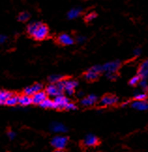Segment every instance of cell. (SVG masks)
I'll return each instance as SVG.
<instances>
[{"label":"cell","instance_id":"27","mask_svg":"<svg viewBox=\"0 0 148 152\" xmlns=\"http://www.w3.org/2000/svg\"><path fill=\"white\" fill-rule=\"evenodd\" d=\"M140 86L141 87V89H144V92L148 90V86H147V82L145 79H141L140 81Z\"/></svg>","mask_w":148,"mask_h":152},{"label":"cell","instance_id":"19","mask_svg":"<svg viewBox=\"0 0 148 152\" xmlns=\"http://www.w3.org/2000/svg\"><path fill=\"white\" fill-rule=\"evenodd\" d=\"M13 94L9 91L0 90V104H5L6 102L8 101V99L10 98Z\"/></svg>","mask_w":148,"mask_h":152},{"label":"cell","instance_id":"31","mask_svg":"<svg viewBox=\"0 0 148 152\" xmlns=\"http://www.w3.org/2000/svg\"><path fill=\"white\" fill-rule=\"evenodd\" d=\"M85 37H84V36H79L78 38H77V42H78L79 43H82L84 42H85Z\"/></svg>","mask_w":148,"mask_h":152},{"label":"cell","instance_id":"5","mask_svg":"<svg viewBox=\"0 0 148 152\" xmlns=\"http://www.w3.org/2000/svg\"><path fill=\"white\" fill-rule=\"evenodd\" d=\"M69 139L66 136L63 135H56L52 139L51 144L55 149H64L66 148V145H68Z\"/></svg>","mask_w":148,"mask_h":152},{"label":"cell","instance_id":"24","mask_svg":"<svg viewBox=\"0 0 148 152\" xmlns=\"http://www.w3.org/2000/svg\"><path fill=\"white\" fill-rule=\"evenodd\" d=\"M147 94L146 92L141 91V92H137L135 95V101H146L147 100Z\"/></svg>","mask_w":148,"mask_h":152},{"label":"cell","instance_id":"29","mask_svg":"<svg viewBox=\"0 0 148 152\" xmlns=\"http://www.w3.org/2000/svg\"><path fill=\"white\" fill-rule=\"evenodd\" d=\"M76 109H77L76 105L72 102H70L67 104L66 108H65V110H76Z\"/></svg>","mask_w":148,"mask_h":152},{"label":"cell","instance_id":"30","mask_svg":"<svg viewBox=\"0 0 148 152\" xmlns=\"http://www.w3.org/2000/svg\"><path fill=\"white\" fill-rule=\"evenodd\" d=\"M8 136H9V138H10V139H14L15 136H16V133H15L13 131H9V132H8Z\"/></svg>","mask_w":148,"mask_h":152},{"label":"cell","instance_id":"16","mask_svg":"<svg viewBox=\"0 0 148 152\" xmlns=\"http://www.w3.org/2000/svg\"><path fill=\"white\" fill-rule=\"evenodd\" d=\"M131 107L138 111L148 110V102L146 101H134L131 103Z\"/></svg>","mask_w":148,"mask_h":152},{"label":"cell","instance_id":"22","mask_svg":"<svg viewBox=\"0 0 148 152\" xmlns=\"http://www.w3.org/2000/svg\"><path fill=\"white\" fill-rule=\"evenodd\" d=\"M17 103H19V96L17 95H12L10 98L8 99V101L6 102V105H9V106H14Z\"/></svg>","mask_w":148,"mask_h":152},{"label":"cell","instance_id":"34","mask_svg":"<svg viewBox=\"0 0 148 152\" xmlns=\"http://www.w3.org/2000/svg\"><path fill=\"white\" fill-rule=\"evenodd\" d=\"M54 152H64V150H62V149H56V150L54 151Z\"/></svg>","mask_w":148,"mask_h":152},{"label":"cell","instance_id":"25","mask_svg":"<svg viewBox=\"0 0 148 152\" xmlns=\"http://www.w3.org/2000/svg\"><path fill=\"white\" fill-rule=\"evenodd\" d=\"M29 17H30V15H29L27 11H23L18 15V20L20 22H26L29 20Z\"/></svg>","mask_w":148,"mask_h":152},{"label":"cell","instance_id":"8","mask_svg":"<svg viewBox=\"0 0 148 152\" xmlns=\"http://www.w3.org/2000/svg\"><path fill=\"white\" fill-rule=\"evenodd\" d=\"M118 102V99L114 95H105L101 98L100 100V105L102 106H112V105H114Z\"/></svg>","mask_w":148,"mask_h":152},{"label":"cell","instance_id":"18","mask_svg":"<svg viewBox=\"0 0 148 152\" xmlns=\"http://www.w3.org/2000/svg\"><path fill=\"white\" fill-rule=\"evenodd\" d=\"M32 103V98L31 96L28 95H23L21 97H19V104L22 105V106H28Z\"/></svg>","mask_w":148,"mask_h":152},{"label":"cell","instance_id":"9","mask_svg":"<svg viewBox=\"0 0 148 152\" xmlns=\"http://www.w3.org/2000/svg\"><path fill=\"white\" fill-rule=\"evenodd\" d=\"M43 88V85L42 84H39V83H37V84H34L33 86H27L23 90V93H25L26 95H28V96H33L34 94H36V93L41 91Z\"/></svg>","mask_w":148,"mask_h":152},{"label":"cell","instance_id":"28","mask_svg":"<svg viewBox=\"0 0 148 152\" xmlns=\"http://www.w3.org/2000/svg\"><path fill=\"white\" fill-rule=\"evenodd\" d=\"M96 17H97V14L95 13V12H91V13H88L86 16H85V20L87 22H91L93 21L94 19H96Z\"/></svg>","mask_w":148,"mask_h":152},{"label":"cell","instance_id":"17","mask_svg":"<svg viewBox=\"0 0 148 152\" xmlns=\"http://www.w3.org/2000/svg\"><path fill=\"white\" fill-rule=\"evenodd\" d=\"M82 13V9L81 8H73L68 12V18L70 20H73L78 18Z\"/></svg>","mask_w":148,"mask_h":152},{"label":"cell","instance_id":"15","mask_svg":"<svg viewBox=\"0 0 148 152\" xmlns=\"http://www.w3.org/2000/svg\"><path fill=\"white\" fill-rule=\"evenodd\" d=\"M138 75L141 77V79H145L148 77V59L141 63V65L139 68Z\"/></svg>","mask_w":148,"mask_h":152},{"label":"cell","instance_id":"33","mask_svg":"<svg viewBox=\"0 0 148 152\" xmlns=\"http://www.w3.org/2000/svg\"><path fill=\"white\" fill-rule=\"evenodd\" d=\"M6 40H7V37L5 35H0V44H3Z\"/></svg>","mask_w":148,"mask_h":152},{"label":"cell","instance_id":"7","mask_svg":"<svg viewBox=\"0 0 148 152\" xmlns=\"http://www.w3.org/2000/svg\"><path fill=\"white\" fill-rule=\"evenodd\" d=\"M54 102H55V109H58V110H63L66 108L67 104L69 102V100L66 97L62 95H59L57 97H55L54 99Z\"/></svg>","mask_w":148,"mask_h":152},{"label":"cell","instance_id":"21","mask_svg":"<svg viewBox=\"0 0 148 152\" xmlns=\"http://www.w3.org/2000/svg\"><path fill=\"white\" fill-rule=\"evenodd\" d=\"M39 106L42 107V108H45V109H48V108L49 109L50 108L55 109V102H54V101H52V100H50V99L47 98L43 102H41L39 104Z\"/></svg>","mask_w":148,"mask_h":152},{"label":"cell","instance_id":"23","mask_svg":"<svg viewBox=\"0 0 148 152\" xmlns=\"http://www.w3.org/2000/svg\"><path fill=\"white\" fill-rule=\"evenodd\" d=\"M64 79V77L62 75H59V74H52L49 77V82L51 84H57L58 82H60Z\"/></svg>","mask_w":148,"mask_h":152},{"label":"cell","instance_id":"3","mask_svg":"<svg viewBox=\"0 0 148 152\" xmlns=\"http://www.w3.org/2000/svg\"><path fill=\"white\" fill-rule=\"evenodd\" d=\"M49 35V28L46 25L44 24H39L38 28L36 29V31L34 32L32 35V37L36 40H43L45 39Z\"/></svg>","mask_w":148,"mask_h":152},{"label":"cell","instance_id":"20","mask_svg":"<svg viewBox=\"0 0 148 152\" xmlns=\"http://www.w3.org/2000/svg\"><path fill=\"white\" fill-rule=\"evenodd\" d=\"M40 23L39 22H34V23H31V24H29L28 26H27V33L30 35V36H32V35L34 34V32L36 31V29L38 28V26H39Z\"/></svg>","mask_w":148,"mask_h":152},{"label":"cell","instance_id":"2","mask_svg":"<svg viewBox=\"0 0 148 152\" xmlns=\"http://www.w3.org/2000/svg\"><path fill=\"white\" fill-rule=\"evenodd\" d=\"M64 80V79H63ZM63 80L58 82L57 84H50L48 86L46 87L45 92L47 95L50 97H57L59 95H62L64 92V85H63Z\"/></svg>","mask_w":148,"mask_h":152},{"label":"cell","instance_id":"10","mask_svg":"<svg viewBox=\"0 0 148 152\" xmlns=\"http://www.w3.org/2000/svg\"><path fill=\"white\" fill-rule=\"evenodd\" d=\"M57 42L60 43L61 45H65V46H69V45H72L74 43V39H72L71 36H69V34L63 33L60 34L57 38Z\"/></svg>","mask_w":148,"mask_h":152},{"label":"cell","instance_id":"32","mask_svg":"<svg viewBox=\"0 0 148 152\" xmlns=\"http://www.w3.org/2000/svg\"><path fill=\"white\" fill-rule=\"evenodd\" d=\"M141 50L140 48H136V49H134V51H133V54H134V56H140V55H141Z\"/></svg>","mask_w":148,"mask_h":152},{"label":"cell","instance_id":"13","mask_svg":"<svg viewBox=\"0 0 148 152\" xmlns=\"http://www.w3.org/2000/svg\"><path fill=\"white\" fill-rule=\"evenodd\" d=\"M50 129L52 132L55 133H64L68 132V128L62 123H59V122H52L50 126Z\"/></svg>","mask_w":148,"mask_h":152},{"label":"cell","instance_id":"1","mask_svg":"<svg viewBox=\"0 0 148 152\" xmlns=\"http://www.w3.org/2000/svg\"><path fill=\"white\" fill-rule=\"evenodd\" d=\"M120 66H121V63L118 60L107 62L102 66V71L106 73V76H107L109 79L114 80L117 76L116 72L118 69H119Z\"/></svg>","mask_w":148,"mask_h":152},{"label":"cell","instance_id":"4","mask_svg":"<svg viewBox=\"0 0 148 152\" xmlns=\"http://www.w3.org/2000/svg\"><path fill=\"white\" fill-rule=\"evenodd\" d=\"M102 71V66H93L92 68H90L88 71L85 73V78L87 81H95L98 78L99 74L101 73Z\"/></svg>","mask_w":148,"mask_h":152},{"label":"cell","instance_id":"6","mask_svg":"<svg viewBox=\"0 0 148 152\" xmlns=\"http://www.w3.org/2000/svg\"><path fill=\"white\" fill-rule=\"evenodd\" d=\"M63 85H64V92H66L68 95H72L75 91V88L78 86V82L72 79H64Z\"/></svg>","mask_w":148,"mask_h":152},{"label":"cell","instance_id":"11","mask_svg":"<svg viewBox=\"0 0 148 152\" xmlns=\"http://www.w3.org/2000/svg\"><path fill=\"white\" fill-rule=\"evenodd\" d=\"M98 102V97L94 94H90L86 97H85L84 99H82L81 101V104L82 106H85V107H89L92 106L95 103Z\"/></svg>","mask_w":148,"mask_h":152},{"label":"cell","instance_id":"14","mask_svg":"<svg viewBox=\"0 0 148 152\" xmlns=\"http://www.w3.org/2000/svg\"><path fill=\"white\" fill-rule=\"evenodd\" d=\"M31 98H32V103L39 105L41 102H43L47 99V93L45 91L41 90L36 93V94H34Z\"/></svg>","mask_w":148,"mask_h":152},{"label":"cell","instance_id":"12","mask_svg":"<svg viewBox=\"0 0 148 152\" xmlns=\"http://www.w3.org/2000/svg\"><path fill=\"white\" fill-rule=\"evenodd\" d=\"M99 143L98 138L94 134H87L84 140V145L86 147H96Z\"/></svg>","mask_w":148,"mask_h":152},{"label":"cell","instance_id":"26","mask_svg":"<svg viewBox=\"0 0 148 152\" xmlns=\"http://www.w3.org/2000/svg\"><path fill=\"white\" fill-rule=\"evenodd\" d=\"M140 81H141V77H140L139 75H136V76H134V77H132L131 79L129 80L128 84H129V86H136V85L140 84Z\"/></svg>","mask_w":148,"mask_h":152}]
</instances>
